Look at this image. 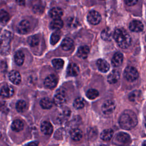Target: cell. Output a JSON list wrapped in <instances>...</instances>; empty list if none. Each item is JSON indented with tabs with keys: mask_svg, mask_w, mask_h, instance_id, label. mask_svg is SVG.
<instances>
[{
	"mask_svg": "<svg viewBox=\"0 0 146 146\" xmlns=\"http://www.w3.org/2000/svg\"><path fill=\"white\" fill-rule=\"evenodd\" d=\"M39 42V39L36 35H33L29 38L28 43L31 47L36 46Z\"/></svg>",
	"mask_w": 146,
	"mask_h": 146,
	"instance_id": "36",
	"label": "cell"
},
{
	"mask_svg": "<svg viewBox=\"0 0 146 146\" xmlns=\"http://www.w3.org/2000/svg\"><path fill=\"white\" fill-rule=\"evenodd\" d=\"M144 125H145V128H146V119H145V122H144Z\"/></svg>",
	"mask_w": 146,
	"mask_h": 146,
	"instance_id": "43",
	"label": "cell"
},
{
	"mask_svg": "<svg viewBox=\"0 0 146 146\" xmlns=\"http://www.w3.org/2000/svg\"><path fill=\"white\" fill-rule=\"evenodd\" d=\"M67 74L70 76H76L79 72L78 66L74 63L69 64L67 70Z\"/></svg>",
	"mask_w": 146,
	"mask_h": 146,
	"instance_id": "17",
	"label": "cell"
},
{
	"mask_svg": "<svg viewBox=\"0 0 146 146\" xmlns=\"http://www.w3.org/2000/svg\"><path fill=\"white\" fill-rule=\"evenodd\" d=\"M130 136L124 132H119L116 135V140L121 144H126L130 141Z\"/></svg>",
	"mask_w": 146,
	"mask_h": 146,
	"instance_id": "14",
	"label": "cell"
},
{
	"mask_svg": "<svg viewBox=\"0 0 146 146\" xmlns=\"http://www.w3.org/2000/svg\"><path fill=\"white\" fill-rule=\"evenodd\" d=\"M62 47L64 51L71 50L74 47V42L70 38H64L62 42Z\"/></svg>",
	"mask_w": 146,
	"mask_h": 146,
	"instance_id": "19",
	"label": "cell"
},
{
	"mask_svg": "<svg viewBox=\"0 0 146 146\" xmlns=\"http://www.w3.org/2000/svg\"><path fill=\"white\" fill-rule=\"evenodd\" d=\"M13 34L9 31H5L0 38V53L2 55H7L10 50V43Z\"/></svg>",
	"mask_w": 146,
	"mask_h": 146,
	"instance_id": "3",
	"label": "cell"
},
{
	"mask_svg": "<svg viewBox=\"0 0 146 146\" xmlns=\"http://www.w3.org/2000/svg\"><path fill=\"white\" fill-rule=\"evenodd\" d=\"M73 105L75 108L81 109L84 107L85 101L82 98H78L74 100Z\"/></svg>",
	"mask_w": 146,
	"mask_h": 146,
	"instance_id": "32",
	"label": "cell"
},
{
	"mask_svg": "<svg viewBox=\"0 0 146 146\" xmlns=\"http://www.w3.org/2000/svg\"><path fill=\"white\" fill-rule=\"evenodd\" d=\"M27 108V103L25 101L21 100L17 102L16 104V109L19 112H24Z\"/></svg>",
	"mask_w": 146,
	"mask_h": 146,
	"instance_id": "33",
	"label": "cell"
},
{
	"mask_svg": "<svg viewBox=\"0 0 146 146\" xmlns=\"http://www.w3.org/2000/svg\"><path fill=\"white\" fill-rule=\"evenodd\" d=\"M70 136L73 140L78 141L82 139L83 137V133L80 129L78 128H74L71 131Z\"/></svg>",
	"mask_w": 146,
	"mask_h": 146,
	"instance_id": "22",
	"label": "cell"
},
{
	"mask_svg": "<svg viewBox=\"0 0 146 146\" xmlns=\"http://www.w3.org/2000/svg\"><path fill=\"white\" fill-rule=\"evenodd\" d=\"M86 96L89 99H95L99 96V92L95 89L91 88L87 91Z\"/></svg>",
	"mask_w": 146,
	"mask_h": 146,
	"instance_id": "34",
	"label": "cell"
},
{
	"mask_svg": "<svg viewBox=\"0 0 146 146\" xmlns=\"http://www.w3.org/2000/svg\"><path fill=\"white\" fill-rule=\"evenodd\" d=\"M15 2L19 6H25L26 3V0H15Z\"/></svg>",
	"mask_w": 146,
	"mask_h": 146,
	"instance_id": "40",
	"label": "cell"
},
{
	"mask_svg": "<svg viewBox=\"0 0 146 146\" xmlns=\"http://www.w3.org/2000/svg\"><path fill=\"white\" fill-rule=\"evenodd\" d=\"M102 17L100 14L95 10L90 11L87 15V20L92 25H96L100 23Z\"/></svg>",
	"mask_w": 146,
	"mask_h": 146,
	"instance_id": "5",
	"label": "cell"
},
{
	"mask_svg": "<svg viewBox=\"0 0 146 146\" xmlns=\"http://www.w3.org/2000/svg\"><path fill=\"white\" fill-rule=\"evenodd\" d=\"M120 78V72L117 70H112L107 77V81L110 84L116 83Z\"/></svg>",
	"mask_w": 146,
	"mask_h": 146,
	"instance_id": "13",
	"label": "cell"
},
{
	"mask_svg": "<svg viewBox=\"0 0 146 146\" xmlns=\"http://www.w3.org/2000/svg\"><path fill=\"white\" fill-rule=\"evenodd\" d=\"M54 67L57 70L62 68L64 65V61L62 59H54L52 61Z\"/></svg>",
	"mask_w": 146,
	"mask_h": 146,
	"instance_id": "35",
	"label": "cell"
},
{
	"mask_svg": "<svg viewBox=\"0 0 146 146\" xmlns=\"http://www.w3.org/2000/svg\"><path fill=\"white\" fill-rule=\"evenodd\" d=\"M57 78L55 75L53 74L49 75L48 76L46 77L44 81V84L45 87L50 89H52L55 88L57 84Z\"/></svg>",
	"mask_w": 146,
	"mask_h": 146,
	"instance_id": "8",
	"label": "cell"
},
{
	"mask_svg": "<svg viewBox=\"0 0 146 146\" xmlns=\"http://www.w3.org/2000/svg\"><path fill=\"white\" fill-rule=\"evenodd\" d=\"M66 101V93L62 90L56 91L53 99L54 103L56 106L62 105Z\"/></svg>",
	"mask_w": 146,
	"mask_h": 146,
	"instance_id": "7",
	"label": "cell"
},
{
	"mask_svg": "<svg viewBox=\"0 0 146 146\" xmlns=\"http://www.w3.org/2000/svg\"><path fill=\"white\" fill-rule=\"evenodd\" d=\"M1 133H0V138H1Z\"/></svg>",
	"mask_w": 146,
	"mask_h": 146,
	"instance_id": "45",
	"label": "cell"
},
{
	"mask_svg": "<svg viewBox=\"0 0 146 146\" xmlns=\"http://www.w3.org/2000/svg\"><path fill=\"white\" fill-rule=\"evenodd\" d=\"M52 102L48 98H44L41 99L40 102V106L44 109H49L51 108L52 106Z\"/></svg>",
	"mask_w": 146,
	"mask_h": 146,
	"instance_id": "29",
	"label": "cell"
},
{
	"mask_svg": "<svg viewBox=\"0 0 146 146\" xmlns=\"http://www.w3.org/2000/svg\"><path fill=\"white\" fill-rule=\"evenodd\" d=\"M10 19L9 14L4 10H0V22L2 24H6Z\"/></svg>",
	"mask_w": 146,
	"mask_h": 146,
	"instance_id": "31",
	"label": "cell"
},
{
	"mask_svg": "<svg viewBox=\"0 0 146 146\" xmlns=\"http://www.w3.org/2000/svg\"><path fill=\"white\" fill-rule=\"evenodd\" d=\"M100 1H104V0H100Z\"/></svg>",
	"mask_w": 146,
	"mask_h": 146,
	"instance_id": "46",
	"label": "cell"
},
{
	"mask_svg": "<svg viewBox=\"0 0 146 146\" xmlns=\"http://www.w3.org/2000/svg\"><path fill=\"white\" fill-rule=\"evenodd\" d=\"M63 26V22L60 18L54 19L51 22L50 27L51 29L58 30L60 29Z\"/></svg>",
	"mask_w": 146,
	"mask_h": 146,
	"instance_id": "24",
	"label": "cell"
},
{
	"mask_svg": "<svg viewBox=\"0 0 146 146\" xmlns=\"http://www.w3.org/2000/svg\"><path fill=\"white\" fill-rule=\"evenodd\" d=\"M141 93L139 90H135L131 92L128 95V99L131 102H137L141 98Z\"/></svg>",
	"mask_w": 146,
	"mask_h": 146,
	"instance_id": "26",
	"label": "cell"
},
{
	"mask_svg": "<svg viewBox=\"0 0 146 146\" xmlns=\"http://www.w3.org/2000/svg\"><path fill=\"white\" fill-rule=\"evenodd\" d=\"M32 144H33V145H38V143L37 142H33V143L28 144V145H32Z\"/></svg>",
	"mask_w": 146,
	"mask_h": 146,
	"instance_id": "41",
	"label": "cell"
},
{
	"mask_svg": "<svg viewBox=\"0 0 146 146\" xmlns=\"http://www.w3.org/2000/svg\"><path fill=\"white\" fill-rule=\"evenodd\" d=\"M119 123L121 128L124 129H132L137 124V116L133 111L126 110L120 116Z\"/></svg>",
	"mask_w": 146,
	"mask_h": 146,
	"instance_id": "1",
	"label": "cell"
},
{
	"mask_svg": "<svg viewBox=\"0 0 146 146\" xmlns=\"http://www.w3.org/2000/svg\"><path fill=\"white\" fill-rule=\"evenodd\" d=\"M61 36V33L59 31H56L53 33L50 38V43L52 45H55L59 40Z\"/></svg>",
	"mask_w": 146,
	"mask_h": 146,
	"instance_id": "30",
	"label": "cell"
},
{
	"mask_svg": "<svg viewBox=\"0 0 146 146\" xmlns=\"http://www.w3.org/2000/svg\"><path fill=\"white\" fill-rule=\"evenodd\" d=\"M14 90L13 88L9 85H6L2 87L0 91V95L3 98H10L13 95Z\"/></svg>",
	"mask_w": 146,
	"mask_h": 146,
	"instance_id": "11",
	"label": "cell"
},
{
	"mask_svg": "<svg viewBox=\"0 0 146 146\" xmlns=\"http://www.w3.org/2000/svg\"><path fill=\"white\" fill-rule=\"evenodd\" d=\"M138 0H124L125 3L128 6H132L135 5Z\"/></svg>",
	"mask_w": 146,
	"mask_h": 146,
	"instance_id": "38",
	"label": "cell"
},
{
	"mask_svg": "<svg viewBox=\"0 0 146 146\" xmlns=\"http://www.w3.org/2000/svg\"><path fill=\"white\" fill-rule=\"evenodd\" d=\"M116 104L115 102L111 100H108L106 101L102 105V110L104 114H111L113 112L115 109Z\"/></svg>",
	"mask_w": 146,
	"mask_h": 146,
	"instance_id": "6",
	"label": "cell"
},
{
	"mask_svg": "<svg viewBox=\"0 0 146 146\" xmlns=\"http://www.w3.org/2000/svg\"><path fill=\"white\" fill-rule=\"evenodd\" d=\"M30 29V25L29 21L27 20H23L19 22L17 27V30L18 33L24 34L29 32Z\"/></svg>",
	"mask_w": 146,
	"mask_h": 146,
	"instance_id": "10",
	"label": "cell"
},
{
	"mask_svg": "<svg viewBox=\"0 0 146 146\" xmlns=\"http://www.w3.org/2000/svg\"><path fill=\"white\" fill-rule=\"evenodd\" d=\"M113 131L111 129H106L102 131L100 134V138L102 140L108 141H110L112 137Z\"/></svg>",
	"mask_w": 146,
	"mask_h": 146,
	"instance_id": "23",
	"label": "cell"
},
{
	"mask_svg": "<svg viewBox=\"0 0 146 146\" xmlns=\"http://www.w3.org/2000/svg\"><path fill=\"white\" fill-rule=\"evenodd\" d=\"M33 11L36 14H41L44 11V7L40 3H38L35 5L33 7Z\"/></svg>",
	"mask_w": 146,
	"mask_h": 146,
	"instance_id": "37",
	"label": "cell"
},
{
	"mask_svg": "<svg viewBox=\"0 0 146 146\" xmlns=\"http://www.w3.org/2000/svg\"><path fill=\"white\" fill-rule=\"evenodd\" d=\"M75 23H76V21H75V19L72 18H70L68 20V24L70 26H73V24L75 26Z\"/></svg>",
	"mask_w": 146,
	"mask_h": 146,
	"instance_id": "39",
	"label": "cell"
},
{
	"mask_svg": "<svg viewBox=\"0 0 146 146\" xmlns=\"http://www.w3.org/2000/svg\"><path fill=\"white\" fill-rule=\"evenodd\" d=\"M113 36L112 33L109 28H106L104 29L101 33L102 38L106 41H110Z\"/></svg>",
	"mask_w": 146,
	"mask_h": 146,
	"instance_id": "27",
	"label": "cell"
},
{
	"mask_svg": "<svg viewBox=\"0 0 146 146\" xmlns=\"http://www.w3.org/2000/svg\"><path fill=\"white\" fill-rule=\"evenodd\" d=\"M23 123L19 119H16L12 123L11 128L14 131L19 132L23 128Z\"/></svg>",
	"mask_w": 146,
	"mask_h": 146,
	"instance_id": "25",
	"label": "cell"
},
{
	"mask_svg": "<svg viewBox=\"0 0 146 146\" xmlns=\"http://www.w3.org/2000/svg\"><path fill=\"white\" fill-rule=\"evenodd\" d=\"M14 60L17 64L21 66L25 60V55L22 51H18L14 55Z\"/></svg>",
	"mask_w": 146,
	"mask_h": 146,
	"instance_id": "28",
	"label": "cell"
},
{
	"mask_svg": "<svg viewBox=\"0 0 146 146\" xmlns=\"http://www.w3.org/2000/svg\"><path fill=\"white\" fill-rule=\"evenodd\" d=\"M10 80L15 84H18L21 81V76L19 72L16 70H12L9 74Z\"/></svg>",
	"mask_w": 146,
	"mask_h": 146,
	"instance_id": "12",
	"label": "cell"
},
{
	"mask_svg": "<svg viewBox=\"0 0 146 146\" xmlns=\"http://www.w3.org/2000/svg\"><path fill=\"white\" fill-rule=\"evenodd\" d=\"M124 76L128 81L133 82L137 79L139 73L135 67L132 66H128L125 68Z\"/></svg>",
	"mask_w": 146,
	"mask_h": 146,
	"instance_id": "4",
	"label": "cell"
},
{
	"mask_svg": "<svg viewBox=\"0 0 146 146\" xmlns=\"http://www.w3.org/2000/svg\"><path fill=\"white\" fill-rule=\"evenodd\" d=\"M1 107H2V104L0 103V110L1 109Z\"/></svg>",
	"mask_w": 146,
	"mask_h": 146,
	"instance_id": "44",
	"label": "cell"
},
{
	"mask_svg": "<svg viewBox=\"0 0 146 146\" xmlns=\"http://www.w3.org/2000/svg\"><path fill=\"white\" fill-rule=\"evenodd\" d=\"M40 129L42 132L45 135H50L52 132L53 127L51 124L47 121L43 122L41 124Z\"/></svg>",
	"mask_w": 146,
	"mask_h": 146,
	"instance_id": "18",
	"label": "cell"
},
{
	"mask_svg": "<svg viewBox=\"0 0 146 146\" xmlns=\"http://www.w3.org/2000/svg\"><path fill=\"white\" fill-rule=\"evenodd\" d=\"M129 29L133 32H140L144 29L142 22L138 20H133L131 21L129 25Z\"/></svg>",
	"mask_w": 146,
	"mask_h": 146,
	"instance_id": "9",
	"label": "cell"
},
{
	"mask_svg": "<svg viewBox=\"0 0 146 146\" xmlns=\"http://www.w3.org/2000/svg\"><path fill=\"white\" fill-rule=\"evenodd\" d=\"M63 15V10L60 7H55L51 9L49 11V15L53 19L60 18Z\"/></svg>",
	"mask_w": 146,
	"mask_h": 146,
	"instance_id": "21",
	"label": "cell"
},
{
	"mask_svg": "<svg viewBox=\"0 0 146 146\" xmlns=\"http://www.w3.org/2000/svg\"><path fill=\"white\" fill-rule=\"evenodd\" d=\"M96 65L99 71L102 72H106L110 68L108 63L104 59H99L96 62Z\"/></svg>",
	"mask_w": 146,
	"mask_h": 146,
	"instance_id": "15",
	"label": "cell"
},
{
	"mask_svg": "<svg viewBox=\"0 0 146 146\" xmlns=\"http://www.w3.org/2000/svg\"><path fill=\"white\" fill-rule=\"evenodd\" d=\"M113 36L118 46L122 48H127L131 45V38L126 30L123 28L116 29Z\"/></svg>",
	"mask_w": 146,
	"mask_h": 146,
	"instance_id": "2",
	"label": "cell"
},
{
	"mask_svg": "<svg viewBox=\"0 0 146 146\" xmlns=\"http://www.w3.org/2000/svg\"><path fill=\"white\" fill-rule=\"evenodd\" d=\"M90 52V48L87 46H82L79 47L77 55L78 56L82 59H86Z\"/></svg>",
	"mask_w": 146,
	"mask_h": 146,
	"instance_id": "20",
	"label": "cell"
},
{
	"mask_svg": "<svg viewBox=\"0 0 146 146\" xmlns=\"http://www.w3.org/2000/svg\"><path fill=\"white\" fill-rule=\"evenodd\" d=\"M143 145H146V140H145V141H144L143 142Z\"/></svg>",
	"mask_w": 146,
	"mask_h": 146,
	"instance_id": "42",
	"label": "cell"
},
{
	"mask_svg": "<svg viewBox=\"0 0 146 146\" xmlns=\"http://www.w3.org/2000/svg\"><path fill=\"white\" fill-rule=\"evenodd\" d=\"M123 60V55L120 52H116L111 60L112 64L115 67H118L120 66Z\"/></svg>",
	"mask_w": 146,
	"mask_h": 146,
	"instance_id": "16",
	"label": "cell"
}]
</instances>
